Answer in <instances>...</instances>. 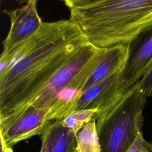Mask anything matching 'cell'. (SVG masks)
Instances as JSON below:
<instances>
[{
	"mask_svg": "<svg viewBox=\"0 0 152 152\" xmlns=\"http://www.w3.org/2000/svg\"><path fill=\"white\" fill-rule=\"evenodd\" d=\"M69 18L43 21L0 71V119L28 104L52 77L88 43Z\"/></svg>",
	"mask_w": 152,
	"mask_h": 152,
	"instance_id": "cell-1",
	"label": "cell"
},
{
	"mask_svg": "<svg viewBox=\"0 0 152 152\" xmlns=\"http://www.w3.org/2000/svg\"><path fill=\"white\" fill-rule=\"evenodd\" d=\"M69 19L99 48L129 44L152 24V0H65Z\"/></svg>",
	"mask_w": 152,
	"mask_h": 152,
	"instance_id": "cell-2",
	"label": "cell"
},
{
	"mask_svg": "<svg viewBox=\"0 0 152 152\" xmlns=\"http://www.w3.org/2000/svg\"><path fill=\"white\" fill-rule=\"evenodd\" d=\"M106 49L89 43L83 46L27 106L52 109L55 112L57 119L65 118L73 112L87 82Z\"/></svg>",
	"mask_w": 152,
	"mask_h": 152,
	"instance_id": "cell-3",
	"label": "cell"
},
{
	"mask_svg": "<svg viewBox=\"0 0 152 152\" xmlns=\"http://www.w3.org/2000/svg\"><path fill=\"white\" fill-rule=\"evenodd\" d=\"M147 97L138 83L112 108L95 116L101 152H127L142 132Z\"/></svg>",
	"mask_w": 152,
	"mask_h": 152,
	"instance_id": "cell-4",
	"label": "cell"
},
{
	"mask_svg": "<svg viewBox=\"0 0 152 152\" xmlns=\"http://www.w3.org/2000/svg\"><path fill=\"white\" fill-rule=\"evenodd\" d=\"M57 120L52 109H41L28 105L21 110L0 119L1 139L12 148L17 142L39 135L47 126Z\"/></svg>",
	"mask_w": 152,
	"mask_h": 152,
	"instance_id": "cell-5",
	"label": "cell"
},
{
	"mask_svg": "<svg viewBox=\"0 0 152 152\" xmlns=\"http://www.w3.org/2000/svg\"><path fill=\"white\" fill-rule=\"evenodd\" d=\"M36 0H30L20 8L11 11L5 10L10 18L11 26L2 42L0 56V69H3L14 53L41 28L43 21L37 9Z\"/></svg>",
	"mask_w": 152,
	"mask_h": 152,
	"instance_id": "cell-6",
	"label": "cell"
},
{
	"mask_svg": "<svg viewBox=\"0 0 152 152\" xmlns=\"http://www.w3.org/2000/svg\"><path fill=\"white\" fill-rule=\"evenodd\" d=\"M152 62V24L143 30L129 43V52L121 74V84L126 92L143 77Z\"/></svg>",
	"mask_w": 152,
	"mask_h": 152,
	"instance_id": "cell-7",
	"label": "cell"
},
{
	"mask_svg": "<svg viewBox=\"0 0 152 152\" xmlns=\"http://www.w3.org/2000/svg\"><path fill=\"white\" fill-rule=\"evenodd\" d=\"M121 74L109 77L84 92L73 110L91 109L97 110L100 115L112 108L126 93L122 87Z\"/></svg>",
	"mask_w": 152,
	"mask_h": 152,
	"instance_id": "cell-8",
	"label": "cell"
},
{
	"mask_svg": "<svg viewBox=\"0 0 152 152\" xmlns=\"http://www.w3.org/2000/svg\"><path fill=\"white\" fill-rule=\"evenodd\" d=\"M128 52L129 44H120L107 48L105 55L87 82L83 93L111 75L122 74Z\"/></svg>",
	"mask_w": 152,
	"mask_h": 152,
	"instance_id": "cell-9",
	"label": "cell"
},
{
	"mask_svg": "<svg viewBox=\"0 0 152 152\" xmlns=\"http://www.w3.org/2000/svg\"><path fill=\"white\" fill-rule=\"evenodd\" d=\"M61 120L51 122L41 135L46 137L49 152H75L77 134L71 129L64 126Z\"/></svg>",
	"mask_w": 152,
	"mask_h": 152,
	"instance_id": "cell-10",
	"label": "cell"
},
{
	"mask_svg": "<svg viewBox=\"0 0 152 152\" xmlns=\"http://www.w3.org/2000/svg\"><path fill=\"white\" fill-rule=\"evenodd\" d=\"M76 138L77 152H101L94 118L77 134Z\"/></svg>",
	"mask_w": 152,
	"mask_h": 152,
	"instance_id": "cell-11",
	"label": "cell"
},
{
	"mask_svg": "<svg viewBox=\"0 0 152 152\" xmlns=\"http://www.w3.org/2000/svg\"><path fill=\"white\" fill-rule=\"evenodd\" d=\"M97 110L84 109L76 110L61 120L62 125L73 131L76 134L97 113Z\"/></svg>",
	"mask_w": 152,
	"mask_h": 152,
	"instance_id": "cell-12",
	"label": "cell"
},
{
	"mask_svg": "<svg viewBox=\"0 0 152 152\" xmlns=\"http://www.w3.org/2000/svg\"><path fill=\"white\" fill-rule=\"evenodd\" d=\"M140 91L147 98L152 97V62L138 82Z\"/></svg>",
	"mask_w": 152,
	"mask_h": 152,
	"instance_id": "cell-13",
	"label": "cell"
},
{
	"mask_svg": "<svg viewBox=\"0 0 152 152\" xmlns=\"http://www.w3.org/2000/svg\"><path fill=\"white\" fill-rule=\"evenodd\" d=\"M127 152H152V142L147 141L140 133Z\"/></svg>",
	"mask_w": 152,
	"mask_h": 152,
	"instance_id": "cell-14",
	"label": "cell"
},
{
	"mask_svg": "<svg viewBox=\"0 0 152 152\" xmlns=\"http://www.w3.org/2000/svg\"><path fill=\"white\" fill-rule=\"evenodd\" d=\"M41 139L42 147L40 152H49V147L46 137L43 135H41Z\"/></svg>",
	"mask_w": 152,
	"mask_h": 152,
	"instance_id": "cell-15",
	"label": "cell"
},
{
	"mask_svg": "<svg viewBox=\"0 0 152 152\" xmlns=\"http://www.w3.org/2000/svg\"><path fill=\"white\" fill-rule=\"evenodd\" d=\"M1 152H12V148L8 147L5 143L4 142L3 140L1 139Z\"/></svg>",
	"mask_w": 152,
	"mask_h": 152,
	"instance_id": "cell-16",
	"label": "cell"
},
{
	"mask_svg": "<svg viewBox=\"0 0 152 152\" xmlns=\"http://www.w3.org/2000/svg\"><path fill=\"white\" fill-rule=\"evenodd\" d=\"M75 152H77V150H75Z\"/></svg>",
	"mask_w": 152,
	"mask_h": 152,
	"instance_id": "cell-17",
	"label": "cell"
}]
</instances>
